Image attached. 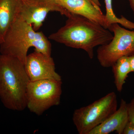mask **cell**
<instances>
[{"label":"cell","instance_id":"1","mask_svg":"<svg viewBox=\"0 0 134 134\" xmlns=\"http://www.w3.org/2000/svg\"><path fill=\"white\" fill-rule=\"evenodd\" d=\"M65 25L50 34L49 39L72 48L81 49L93 59L96 47L105 44L113 36L108 29L80 15L71 13Z\"/></svg>","mask_w":134,"mask_h":134},{"label":"cell","instance_id":"2","mask_svg":"<svg viewBox=\"0 0 134 134\" xmlns=\"http://www.w3.org/2000/svg\"><path fill=\"white\" fill-rule=\"evenodd\" d=\"M30 81L24 64L12 56L0 54V99L6 108L17 111L26 108Z\"/></svg>","mask_w":134,"mask_h":134},{"label":"cell","instance_id":"3","mask_svg":"<svg viewBox=\"0 0 134 134\" xmlns=\"http://www.w3.org/2000/svg\"><path fill=\"white\" fill-rule=\"evenodd\" d=\"M45 37L42 32L34 30L18 14L0 44V53L16 58L24 64L29 48L34 47L35 51H39Z\"/></svg>","mask_w":134,"mask_h":134},{"label":"cell","instance_id":"4","mask_svg":"<svg viewBox=\"0 0 134 134\" xmlns=\"http://www.w3.org/2000/svg\"><path fill=\"white\" fill-rule=\"evenodd\" d=\"M117 106V95L112 92L89 105L75 110L72 119L78 133L89 134L114 113Z\"/></svg>","mask_w":134,"mask_h":134},{"label":"cell","instance_id":"5","mask_svg":"<svg viewBox=\"0 0 134 134\" xmlns=\"http://www.w3.org/2000/svg\"><path fill=\"white\" fill-rule=\"evenodd\" d=\"M62 84V80L54 79L30 81L26 90V107L31 112L40 115L52 107L59 105Z\"/></svg>","mask_w":134,"mask_h":134},{"label":"cell","instance_id":"6","mask_svg":"<svg viewBox=\"0 0 134 134\" xmlns=\"http://www.w3.org/2000/svg\"><path fill=\"white\" fill-rule=\"evenodd\" d=\"M108 30L113 32L112 40L97 50L99 62L105 68L111 67L121 57L134 55V31L122 28L117 23L110 25Z\"/></svg>","mask_w":134,"mask_h":134},{"label":"cell","instance_id":"7","mask_svg":"<svg viewBox=\"0 0 134 134\" xmlns=\"http://www.w3.org/2000/svg\"><path fill=\"white\" fill-rule=\"evenodd\" d=\"M59 12L67 17L71 13L58 4L57 0H20L18 16L31 25L36 31L41 28L48 13Z\"/></svg>","mask_w":134,"mask_h":134},{"label":"cell","instance_id":"8","mask_svg":"<svg viewBox=\"0 0 134 134\" xmlns=\"http://www.w3.org/2000/svg\"><path fill=\"white\" fill-rule=\"evenodd\" d=\"M24 66L30 81L48 79L62 80L55 71V63L51 56L34 51L28 54Z\"/></svg>","mask_w":134,"mask_h":134},{"label":"cell","instance_id":"9","mask_svg":"<svg viewBox=\"0 0 134 134\" xmlns=\"http://www.w3.org/2000/svg\"><path fill=\"white\" fill-rule=\"evenodd\" d=\"M57 2L70 13L85 17L108 29L105 15L90 0H57Z\"/></svg>","mask_w":134,"mask_h":134},{"label":"cell","instance_id":"10","mask_svg":"<svg viewBox=\"0 0 134 134\" xmlns=\"http://www.w3.org/2000/svg\"><path fill=\"white\" fill-rule=\"evenodd\" d=\"M129 120L127 103L121 99L119 108L105 121L91 131L89 134H108L115 132L122 134Z\"/></svg>","mask_w":134,"mask_h":134},{"label":"cell","instance_id":"11","mask_svg":"<svg viewBox=\"0 0 134 134\" xmlns=\"http://www.w3.org/2000/svg\"><path fill=\"white\" fill-rule=\"evenodd\" d=\"M20 0H0V44L18 15Z\"/></svg>","mask_w":134,"mask_h":134},{"label":"cell","instance_id":"12","mask_svg":"<svg viewBox=\"0 0 134 134\" xmlns=\"http://www.w3.org/2000/svg\"><path fill=\"white\" fill-rule=\"evenodd\" d=\"M114 79V83L118 92L121 91L128 75L132 72L128 56L119 59L111 66Z\"/></svg>","mask_w":134,"mask_h":134},{"label":"cell","instance_id":"13","mask_svg":"<svg viewBox=\"0 0 134 134\" xmlns=\"http://www.w3.org/2000/svg\"><path fill=\"white\" fill-rule=\"evenodd\" d=\"M104 2L106 11L105 16L109 27L112 24L117 23L130 30H134V23L128 20L123 16H121L120 18L116 16L113 9L112 0H104Z\"/></svg>","mask_w":134,"mask_h":134},{"label":"cell","instance_id":"14","mask_svg":"<svg viewBox=\"0 0 134 134\" xmlns=\"http://www.w3.org/2000/svg\"><path fill=\"white\" fill-rule=\"evenodd\" d=\"M127 111L129 121L134 124V98L127 103Z\"/></svg>","mask_w":134,"mask_h":134},{"label":"cell","instance_id":"15","mask_svg":"<svg viewBox=\"0 0 134 134\" xmlns=\"http://www.w3.org/2000/svg\"><path fill=\"white\" fill-rule=\"evenodd\" d=\"M122 134H134V124L129 121L126 125Z\"/></svg>","mask_w":134,"mask_h":134},{"label":"cell","instance_id":"16","mask_svg":"<svg viewBox=\"0 0 134 134\" xmlns=\"http://www.w3.org/2000/svg\"><path fill=\"white\" fill-rule=\"evenodd\" d=\"M129 60L132 72H134V55L129 56Z\"/></svg>","mask_w":134,"mask_h":134},{"label":"cell","instance_id":"17","mask_svg":"<svg viewBox=\"0 0 134 134\" xmlns=\"http://www.w3.org/2000/svg\"><path fill=\"white\" fill-rule=\"evenodd\" d=\"M91 1L96 7L100 9V7L101 6V5H100V3L99 0H91Z\"/></svg>","mask_w":134,"mask_h":134},{"label":"cell","instance_id":"18","mask_svg":"<svg viewBox=\"0 0 134 134\" xmlns=\"http://www.w3.org/2000/svg\"><path fill=\"white\" fill-rule=\"evenodd\" d=\"M130 5V7L133 12L134 16V0H128Z\"/></svg>","mask_w":134,"mask_h":134},{"label":"cell","instance_id":"19","mask_svg":"<svg viewBox=\"0 0 134 134\" xmlns=\"http://www.w3.org/2000/svg\"><path fill=\"white\" fill-rule=\"evenodd\" d=\"M90 1H91V0H90Z\"/></svg>","mask_w":134,"mask_h":134}]
</instances>
